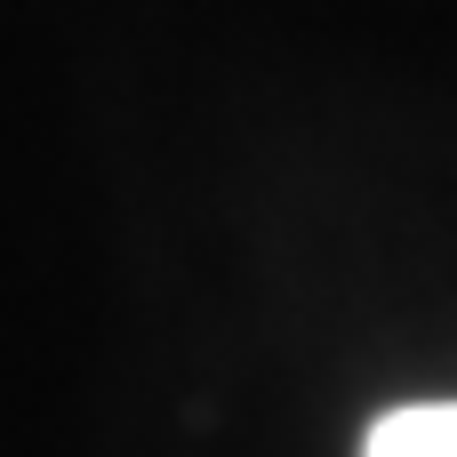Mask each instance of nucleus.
<instances>
[{"instance_id":"nucleus-1","label":"nucleus","mask_w":457,"mask_h":457,"mask_svg":"<svg viewBox=\"0 0 457 457\" xmlns=\"http://www.w3.org/2000/svg\"><path fill=\"white\" fill-rule=\"evenodd\" d=\"M361 457H457V402H410L370 426Z\"/></svg>"}]
</instances>
